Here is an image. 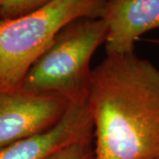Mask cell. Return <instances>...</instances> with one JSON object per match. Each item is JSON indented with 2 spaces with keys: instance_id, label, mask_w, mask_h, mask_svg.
Masks as SVG:
<instances>
[{
  "instance_id": "cell-1",
  "label": "cell",
  "mask_w": 159,
  "mask_h": 159,
  "mask_svg": "<svg viewBox=\"0 0 159 159\" xmlns=\"http://www.w3.org/2000/svg\"><path fill=\"white\" fill-rule=\"evenodd\" d=\"M87 102L95 159L159 157V69L134 53L105 57L92 69Z\"/></svg>"
},
{
  "instance_id": "cell-2",
  "label": "cell",
  "mask_w": 159,
  "mask_h": 159,
  "mask_svg": "<svg viewBox=\"0 0 159 159\" xmlns=\"http://www.w3.org/2000/svg\"><path fill=\"white\" fill-rule=\"evenodd\" d=\"M106 33L102 18L82 17L69 22L34 61L19 88L71 103L87 101L91 58L104 43Z\"/></svg>"
},
{
  "instance_id": "cell-3",
  "label": "cell",
  "mask_w": 159,
  "mask_h": 159,
  "mask_svg": "<svg viewBox=\"0 0 159 159\" xmlns=\"http://www.w3.org/2000/svg\"><path fill=\"white\" fill-rule=\"evenodd\" d=\"M105 0H47L26 17L0 20V89L19 88L34 61L66 24L102 18Z\"/></svg>"
},
{
  "instance_id": "cell-4",
  "label": "cell",
  "mask_w": 159,
  "mask_h": 159,
  "mask_svg": "<svg viewBox=\"0 0 159 159\" xmlns=\"http://www.w3.org/2000/svg\"><path fill=\"white\" fill-rule=\"evenodd\" d=\"M71 102L39 96L20 88L0 89V148L50 130Z\"/></svg>"
},
{
  "instance_id": "cell-5",
  "label": "cell",
  "mask_w": 159,
  "mask_h": 159,
  "mask_svg": "<svg viewBox=\"0 0 159 159\" xmlns=\"http://www.w3.org/2000/svg\"><path fill=\"white\" fill-rule=\"evenodd\" d=\"M94 125L88 102H72L50 130L0 148V159H44L76 142L92 140Z\"/></svg>"
},
{
  "instance_id": "cell-6",
  "label": "cell",
  "mask_w": 159,
  "mask_h": 159,
  "mask_svg": "<svg viewBox=\"0 0 159 159\" xmlns=\"http://www.w3.org/2000/svg\"><path fill=\"white\" fill-rule=\"evenodd\" d=\"M102 19L107 25V56L132 54L141 35L159 29V0H108Z\"/></svg>"
},
{
  "instance_id": "cell-7",
  "label": "cell",
  "mask_w": 159,
  "mask_h": 159,
  "mask_svg": "<svg viewBox=\"0 0 159 159\" xmlns=\"http://www.w3.org/2000/svg\"><path fill=\"white\" fill-rule=\"evenodd\" d=\"M47 0H0V20L26 17L39 10Z\"/></svg>"
},
{
  "instance_id": "cell-8",
  "label": "cell",
  "mask_w": 159,
  "mask_h": 159,
  "mask_svg": "<svg viewBox=\"0 0 159 159\" xmlns=\"http://www.w3.org/2000/svg\"><path fill=\"white\" fill-rule=\"evenodd\" d=\"M44 159H95V150L92 146V140L71 144Z\"/></svg>"
},
{
  "instance_id": "cell-9",
  "label": "cell",
  "mask_w": 159,
  "mask_h": 159,
  "mask_svg": "<svg viewBox=\"0 0 159 159\" xmlns=\"http://www.w3.org/2000/svg\"><path fill=\"white\" fill-rule=\"evenodd\" d=\"M155 159H159V157H157V158H155Z\"/></svg>"
}]
</instances>
